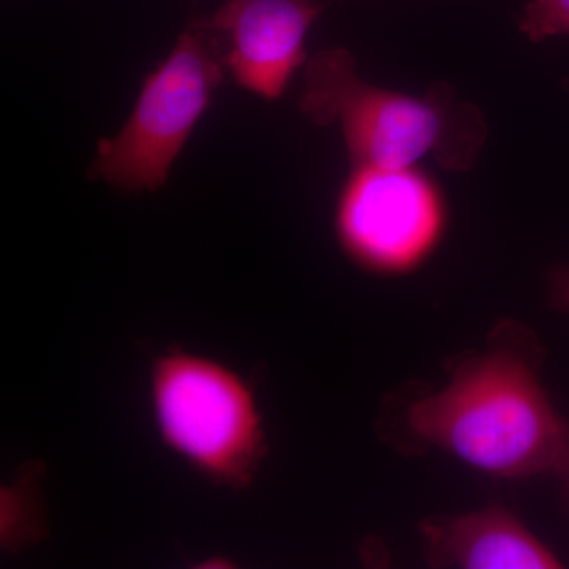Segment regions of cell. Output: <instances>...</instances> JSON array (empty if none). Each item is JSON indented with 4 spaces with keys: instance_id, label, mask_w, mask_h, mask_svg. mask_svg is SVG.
I'll return each instance as SVG.
<instances>
[{
    "instance_id": "obj_7",
    "label": "cell",
    "mask_w": 569,
    "mask_h": 569,
    "mask_svg": "<svg viewBox=\"0 0 569 569\" xmlns=\"http://www.w3.org/2000/svg\"><path fill=\"white\" fill-rule=\"evenodd\" d=\"M427 559L436 567L463 569H550L561 560L511 511L493 505L421 526Z\"/></svg>"
},
{
    "instance_id": "obj_3",
    "label": "cell",
    "mask_w": 569,
    "mask_h": 569,
    "mask_svg": "<svg viewBox=\"0 0 569 569\" xmlns=\"http://www.w3.org/2000/svg\"><path fill=\"white\" fill-rule=\"evenodd\" d=\"M149 400L164 447L187 466L222 488L252 485L268 441L244 377L209 356L174 348L153 359Z\"/></svg>"
},
{
    "instance_id": "obj_6",
    "label": "cell",
    "mask_w": 569,
    "mask_h": 569,
    "mask_svg": "<svg viewBox=\"0 0 569 569\" xmlns=\"http://www.w3.org/2000/svg\"><path fill=\"white\" fill-rule=\"evenodd\" d=\"M323 10L325 0H224L211 18L197 21L224 73L246 91L276 100L309 61L307 33Z\"/></svg>"
},
{
    "instance_id": "obj_9",
    "label": "cell",
    "mask_w": 569,
    "mask_h": 569,
    "mask_svg": "<svg viewBox=\"0 0 569 569\" xmlns=\"http://www.w3.org/2000/svg\"><path fill=\"white\" fill-rule=\"evenodd\" d=\"M549 298L553 309L569 316V266L553 269L550 272Z\"/></svg>"
},
{
    "instance_id": "obj_10",
    "label": "cell",
    "mask_w": 569,
    "mask_h": 569,
    "mask_svg": "<svg viewBox=\"0 0 569 569\" xmlns=\"http://www.w3.org/2000/svg\"><path fill=\"white\" fill-rule=\"evenodd\" d=\"M557 478H559L561 482V493H563L565 507H567L569 516V459L567 466L563 467V470L560 471Z\"/></svg>"
},
{
    "instance_id": "obj_5",
    "label": "cell",
    "mask_w": 569,
    "mask_h": 569,
    "mask_svg": "<svg viewBox=\"0 0 569 569\" xmlns=\"http://www.w3.org/2000/svg\"><path fill=\"white\" fill-rule=\"evenodd\" d=\"M440 183L418 167L351 168L335 213L337 242L370 274H413L433 257L448 230Z\"/></svg>"
},
{
    "instance_id": "obj_11",
    "label": "cell",
    "mask_w": 569,
    "mask_h": 569,
    "mask_svg": "<svg viewBox=\"0 0 569 569\" xmlns=\"http://www.w3.org/2000/svg\"><path fill=\"white\" fill-rule=\"evenodd\" d=\"M563 88H565V91H567L569 93V74L563 80Z\"/></svg>"
},
{
    "instance_id": "obj_1",
    "label": "cell",
    "mask_w": 569,
    "mask_h": 569,
    "mask_svg": "<svg viewBox=\"0 0 569 569\" xmlns=\"http://www.w3.org/2000/svg\"><path fill=\"white\" fill-rule=\"evenodd\" d=\"M519 346L498 337L460 362L447 387L408 410L413 436L489 477H559L569 459V422L550 402L533 356Z\"/></svg>"
},
{
    "instance_id": "obj_4",
    "label": "cell",
    "mask_w": 569,
    "mask_h": 569,
    "mask_svg": "<svg viewBox=\"0 0 569 569\" xmlns=\"http://www.w3.org/2000/svg\"><path fill=\"white\" fill-rule=\"evenodd\" d=\"M223 74L211 41L197 20L190 22L173 51L142 81L122 129L97 144L89 176L122 192H157L211 107Z\"/></svg>"
},
{
    "instance_id": "obj_2",
    "label": "cell",
    "mask_w": 569,
    "mask_h": 569,
    "mask_svg": "<svg viewBox=\"0 0 569 569\" xmlns=\"http://www.w3.org/2000/svg\"><path fill=\"white\" fill-rule=\"evenodd\" d=\"M299 111L313 126L339 123L351 168H475L489 138L485 114L448 82L422 96L380 88L359 77L353 54L340 47L316 52L305 66Z\"/></svg>"
},
{
    "instance_id": "obj_8",
    "label": "cell",
    "mask_w": 569,
    "mask_h": 569,
    "mask_svg": "<svg viewBox=\"0 0 569 569\" xmlns=\"http://www.w3.org/2000/svg\"><path fill=\"white\" fill-rule=\"evenodd\" d=\"M518 28L533 43L569 37V0H530L520 14Z\"/></svg>"
}]
</instances>
